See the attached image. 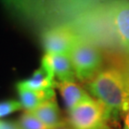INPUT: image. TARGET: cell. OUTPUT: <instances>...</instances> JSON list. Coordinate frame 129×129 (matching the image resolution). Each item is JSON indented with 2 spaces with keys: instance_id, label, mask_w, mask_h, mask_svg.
Returning a JSON list of instances; mask_svg holds the SVG:
<instances>
[{
  "instance_id": "obj_1",
  "label": "cell",
  "mask_w": 129,
  "mask_h": 129,
  "mask_svg": "<svg viewBox=\"0 0 129 129\" xmlns=\"http://www.w3.org/2000/svg\"><path fill=\"white\" fill-rule=\"evenodd\" d=\"M86 88L104 106L109 121L129 111V79L120 67L102 69L86 82Z\"/></svg>"
},
{
  "instance_id": "obj_2",
  "label": "cell",
  "mask_w": 129,
  "mask_h": 129,
  "mask_svg": "<svg viewBox=\"0 0 129 129\" xmlns=\"http://www.w3.org/2000/svg\"><path fill=\"white\" fill-rule=\"evenodd\" d=\"M6 11L25 27L41 33L57 24H67L49 0H0Z\"/></svg>"
},
{
  "instance_id": "obj_3",
  "label": "cell",
  "mask_w": 129,
  "mask_h": 129,
  "mask_svg": "<svg viewBox=\"0 0 129 129\" xmlns=\"http://www.w3.org/2000/svg\"><path fill=\"white\" fill-rule=\"evenodd\" d=\"M69 55L76 78L82 82H88L102 70V49L83 37H79Z\"/></svg>"
},
{
  "instance_id": "obj_4",
  "label": "cell",
  "mask_w": 129,
  "mask_h": 129,
  "mask_svg": "<svg viewBox=\"0 0 129 129\" xmlns=\"http://www.w3.org/2000/svg\"><path fill=\"white\" fill-rule=\"evenodd\" d=\"M109 122L104 106L94 99L68 110V123L74 129H109Z\"/></svg>"
},
{
  "instance_id": "obj_5",
  "label": "cell",
  "mask_w": 129,
  "mask_h": 129,
  "mask_svg": "<svg viewBox=\"0 0 129 129\" xmlns=\"http://www.w3.org/2000/svg\"><path fill=\"white\" fill-rule=\"evenodd\" d=\"M46 54L69 55L80 36L70 24H57L40 33Z\"/></svg>"
},
{
  "instance_id": "obj_6",
  "label": "cell",
  "mask_w": 129,
  "mask_h": 129,
  "mask_svg": "<svg viewBox=\"0 0 129 129\" xmlns=\"http://www.w3.org/2000/svg\"><path fill=\"white\" fill-rule=\"evenodd\" d=\"M111 22L125 55H129V0H108Z\"/></svg>"
},
{
  "instance_id": "obj_7",
  "label": "cell",
  "mask_w": 129,
  "mask_h": 129,
  "mask_svg": "<svg viewBox=\"0 0 129 129\" xmlns=\"http://www.w3.org/2000/svg\"><path fill=\"white\" fill-rule=\"evenodd\" d=\"M41 66L59 82H75L77 78L70 55L45 54L42 57Z\"/></svg>"
},
{
  "instance_id": "obj_8",
  "label": "cell",
  "mask_w": 129,
  "mask_h": 129,
  "mask_svg": "<svg viewBox=\"0 0 129 129\" xmlns=\"http://www.w3.org/2000/svg\"><path fill=\"white\" fill-rule=\"evenodd\" d=\"M59 13L65 22L71 24L78 15L106 0H49Z\"/></svg>"
},
{
  "instance_id": "obj_9",
  "label": "cell",
  "mask_w": 129,
  "mask_h": 129,
  "mask_svg": "<svg viewBox=\"0 0 129 129\" xmlns=\"http://www.w3.org/2000/svg\"><path fill=\"white\" fill-rule=\"evenodd\" d=\"M61 95L68 110L73 109L81 103L89 102L93 98L84 89L76 82H59L55 81V86Z\"/></svg>"
},
{
  "instance_id": "obj_10",
  "label": "cell",
  "mask_w": 129,
  "mask_h": 129,
  "mask_svg": "<svg viewBox=\"0 0 129 129\" xmlns=\"http://www.w3.org/2000/svg\"><path fill=\"white\" fill-rule=\"evenodd\" d=\"M28 112H30L39 120H41L43 123L52 128H55L66 123V121L62 119V116L55 100L47 101L38 105L34 110Z\"/></svg>"
},
{
  "instance_id": "obj_11",
  "label": "cell",
  "mask_w": 129,
  "mask_h": 129,
  "mask_svg": "<svg viewBox=\"0 0 129 129\" xmlns=\"http://www.w3.org/2000/svg\"><path fill=\"white\" fill-rule=\"evenodd\" d=\"M55 86V78L44 67L40 66L28 79L19 81L16 84V89H26L40 91L51 89Z\"/></svg>"
},
{
  "instance_id": "obj_12",
  "label": "cell",
  "mask_w": 129,
  "mask_h": 129,
  "mask_svg": "<svg viewBox=\"0 0 129 129\" xmlns=\"http://www.w3.org/2000/svg\"><path fill=\"white\" fill-rule=\"evenodd\" d=\"M20 103L26 111H32L37 108L41 103L55 100V93L54 88L40 90V91H34V90H26V89H17Z\"/></svg>"
},
{
  "instance_id": "obj_13",
  "label": "cell",
  "mask_w": 129,
  "mask_h": 129,
  "mask_svg": "<svg viewBox=\"0 0 129 129\" xmlns=\"http://www.w3.org/2000/svg\"><path fill=\"white\" fill-rule=\"evenodd\" d=\"M19 129H54L43 123L37 117L26 111L23 115L20 117L17 122Z\"/></svg>"
},
{
  "instance_id": "obj_14",
  "label": "cell",
  "mask_w": 129,
  "mask_h": 129,
  "mask_svg": "<svg viewBox=\"0 0 129 129\" xmlns=\"http://www.w3.org/2000/svg\"><path fill=\"white\" fill-rule=\"evenodd\" d=\"M21 109H22V105L20 102H16V101L1 102H0V118L8 116Z\"/></svg>"
},
{
  "instance_id": "obj_15",
  "label": "cell",
  "mask_w": 129,
  "mask_h": 129,
  "mask_svg": "<svg viewBox=\"0 0 129 129\" xmlns=\"http://www.w3.org/2000/svg\"><path fill=\"white\" fill-rule=\"evenodd\" d=\"M120 67V69L122 70V72L125 74V76L127 77V78L129 79V55H125L124 60H122L119 65H115Z\"/></svg>"
},
{
  "instance_id": "obj_16",
  "label": "cell",
  "mask_w": 129,
  "mask_h": 129,
  "mask_svg": "<svg viewBox=\"0 0 129 129\" xmlns=\"http://www.w3.org/2000/svg\"><path fill=\"white\" fill-rule=\"evenodd\" d=\"M0 129H19L17 123L0 120Z\"/></svg>"
},
{
  "instance_id": "obj_17",
  "label": "cell",
  "mask_w": 129,
  "mask_h": 129,
  "mask_svg": "<svg viewBox=\"0 0 129 129\" xmlns=\"http://www.w3.org/2000/svg\"><path fill=\"white\" fill-rule=\"evenodd\" d=\"M123 129H129V111L123 115Z\"/></svg>"
},
{
  "instance_id": "obj_18",
  "label": "cell",
  "mask_w": 129,
  "mask_h": 129,
  "mask_svg": "<svg viewBox=\"0 0 129 129\" xmlns=\"http://www.w3.org/2000/svg\"><path fill=\"white\" fill-rule=\"evenodd\" d=\"M54 129H74V128H73L72 126H70L68 122H66L65 124L61 125V126H58V127H55V128H54Z\"/></svg>"
}]
</instances>
